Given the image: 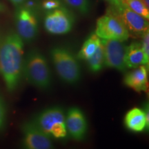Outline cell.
Instances as JSON below:
<instances>
[{
  "instance_id": "5",
  "label": "cell",
  "mask_w": 149,
  "mask_h": 149,
  "mask_svg": "<svg viewBox=\"0 0 149 149\" xmlns=\"http://www.w3.org/2000/svg\"><path fill=\"white\" fill-rule=\"evenodd\" d=\"M107 12L120 19L128 29L130 35L141 36L148 30V19L130 9L122 2V0L109 3Z\"/></svg>"
},
{
  "instance_id": "13",
  "label": "cell",
  "mask_w": 149,
  "mask_h": 149,
  "mask_svg": "<svg viewBox=\"0 0 149 149\" xmlns=\"http://www.w3.org/2000/svg\"><path fill=\"white\" fill-rule=\"evenodd\" d=\"M124 62L127 68H135L142 64L148 68L141 42H133L126 46Z\"/></svg>"
},
{
  "instance_id": "10",
  "label": "cell",
  "mask_w": 149,
  "mask_h": 149,
  "mask_svg": "<svg viewBox=\"0 0 149 149\" xmlns=\"http://www.w3.org/2000/svg\"><path fill=\"white\" fill-rule=\"evenodd\" d=\"M23 146L28 149H51L53 148L51 137L42 131L33 121L25 122L22 126Z\"/></svg>"
},
{
  "instance_id": "24",
  "label": "cell",
  "mask_w": 149,
  "mask_h": 149,
  "mask_svg": "<svg viewBox=\"0 0 149 149\" xmlns=\"http://www.w3.org/2000/svg\"><path fill=\"white\" fill-rule=\"evenodd\" d=\"M105 1H107L109 3H113L115 2V1H118V0H105Z\"/></svg>"
},
{
  "instance_id": "14",
  "label": "cell",
  "mask_w": 149,
  "mask_h": 149,
  "mask_svg": "<svg viewBox=\"0 0 149 149\" xmlns=\"http://www.w3.org/2000/svg\"><path fill=\"white\" fill-rule=\"evenodd\" d=\"M124 124L128 129L133 132H141L148 129L149 126L144 111L139 108H133L126 113Z\"/></svg>"
},
{
  "instance_id": "18",
  "label": "cell",
  "mask_w": 149,
  "mask_h": 149,
  "mask_svg": "<svg viewBox=\"0 0 149 149\" xmlns=\"http://www.w3.org/2000/svg\"><path fill=\"white\" fill-rule=\"evenodd\" d=\"M67 5L82 15L90 12L91 3L89 0H63Z\"/></svg>"
},
{
  "instance_id": "17",
  "label": "cell",
  "mask_w": 149,
  "mask_h": 149,
  "mask_svg": "<svg viewBox=\"0 0 149 149\" xmlns=\"http://www.w3.org/2000/svg\"><path fill=\"white\" fill-rule=\"evenodd\" d=\"M123 3L134 12L140 15L146 19H149V10L142 0H122Z\"/></svg>"
},
{
  "instance_id": "12",
  "label": "cell",
  "mask_w": 149,
  "mask_h": 149,
  "mask_svg": "<svg viewBox=\"0 0 149 149\" xmlns=\"http://www.w3.org/2000/svg\"><path fill=\"white\" fill-rule=\"evenodd\" d=\"M148 68L146 66H140L135 70L128 72L124 78V83L126 86L136 92L148 91Z\"/></svg>"
},
{
  "instance_id": "2",
  "label": "cell",
  "mask_w": 149,
  "mask_h": 149,
  "mask_svg": "<svg viewBox=\"0 0 149 149\" xmlns=\"http://www.w3.org/2000/svg\"><path fill=\"white\" fill-rule=\"evenodd\" d=\"M22 74L30 84L45 90L51 84V72L46 57L37 50L30 51L24 60Z\"/></svg>"
},
{
  "instance_id": "8",
  "label": "cell",
  "mask_w": 149,
  "mask_h": 149,
  "mask_svg": "<svg viewBox=\"0 0 149 149\" xmlns=\"http://www.w3.org/2000/svg\"><path fill=\"white\" fill-rule=\"evenodd\" d=\"M17 33L24 42L31 43L38 33V22L35 11L25 6L18 7L15 13Z\"/></svg>"
},
{
  "instance_id": "15",
  "label": "cell",
  "mask_w": 149,
  "mask_h": 149,
  "mask_svg": "<svg viewBox=\"0 0 149 149\" xmlns=\"http://www.w3.org/2000/svg\"><path fill=\"white\" fill-rule=\"evenodd\" d=\"M101 42V39L95 33L91 34L85 41L81 50L77 54V57L81 60H88L94 54Z\"/></svg>"
},
{
  "instance_id": "7",
  "label": "cell",
  "mask_w": 149,
  "mask_h": 149,
  "mask_svg": "<svg viewBox=\"0 0 149 149\" xmlns=\"http://www.w3.org/2000/svg\"><path fill=\"white\" fill-rule=\"evenodd\" d=\"M74 17L72 13L64 6L47 11L44 17L45 30L52 35H64L72 29Z\"/></svg>"
},
{
  "instance_id": "11",
  "label": "cell",
  "mask_w": 149,
  "mask_h": 149,
  "mask_svg": "<svg viewBox=\"0 0 149 149\" xmlns=\"http://www.w3.org/2000/svg\"><path fill=\"white\" fill-rule=\"evenodd\" d=\"M67 133L75 140L84 139L88 130V124L84 113L77 107H72L68 110L65 119Z\"/></svg>"
},
{
  "instance_id": "23",
  "label": "cell",
  "mask_w": 149,
  "mask_h": 149,
  "mask_svg": "<svg viewBox=\"0 0 149 149\" xmlns=\"http://www.w3.org/2000/svg\"><path fill=\"white\" fill-rule=\"evenodd\" d=\"M142 1L144 2L145 6H146L147 8H149V0H142Z\"/></svg>"
},
{
  "instance_id": "22",
  "label": "cell",
  "mask_w": 149,
  "mask_h": 149,
  "mask_svg": "<svg viewBox=\"0 0 149 149\" xmlns=\"http://www.w3.org/2000/svg\"><path fill=\"white\" fill-rule=\"evenodd\" d=\"M9 1H10L15 6L19 7L20 6L23 5L24 3L26 2V0H9Z\"/></svg>"
},
{
  "instance_id": "6",
  "label": "cell",
  "mask_w": 149,
  "mask_h": 149,
  "mask_svg": "<svg viewBox=\"0 0 149 149\" xmlns=\"http://www.w3.org/2000/svg\"><path fill=\"white\" fill-rule=\"evenodd\" d=\"M95 34L103 40H114L124 42L130 33L122 21L114 15L107 12L97 21Z\"/></svg>"
},
{
  "instance_id": "9",
  "label": "cell",
  "mask_w": 149,
  "mask_h": 149,
  "mask_svg": "<svg viewBox=\"0 0 149 149\" xmlns=\"http://www.w3.org/2000/svg\"><path fill=\"white\" fill-rule=\"evenodd\" d=\"M101 41L104 46V66L118 71L125 72L127 67L124 62L126 46L124 42L114 40Z\"/></svg>"
},
{
  "instance_id": "3",
  "label": "cell",
  "mask_w": 149,
  "mask_h": 149,
  "mask_svg": "<svg viewBox=\"0 0 149 149\" xmlns=\"http://www.w3.org/2000/svg\"><path fill=\"white\" fill-rule=\"evenodd\" d=\"M50 56L59 78L64 82L74 84L81 78V67L77 57L68 48L56 46L51 50Z\"/></svg>"
},
{
  "instance_id": "19",
  "label": "cell",
  "mask_w": 149,
  "mask_h": 149,
  "mask_svg": "<svg viewBox=\"0 0 149 149\" xmlns=\"http://www.w3.org/2000/svg\"><path fill=\"white\" fill-rule=\"evenodd\" d=\"M61 6V0H43L42 2V8L46 12L58 8Z\"/></svg>"
},
{
  "instance_id": "21",
  "label": "cell",
  "mask_w": 149,
  "mask_h": 149,
  "mask_svg": "<svg viewBox=\"0 0 149 149\" xmlns=\"http://www.w3.org/2000/svg\"><path fill=\"white\" fill-rule=\"evenodd\" d=\"M6 119V110L4 104L0 98V129L3 127Z\"/></svg>"
},
{
  "instance_id": "4",
  "label": "cell",
  "mask_w": 149,
  "mask_h": 149,
  "mask_svg": "<svg viewBox=\"0 0 149 149\" xmlns=\"http://www.w3.org/2000/svg\"><path fill=\"white\" fill-rule=\"evenodd\" d=\"M64 111L61 108L51 107L43 111L33 121L42 131L55 139H64L67 136Z\"/></svg>"
},
{
  "instance_id": "25",
  "label": "cell",
  "mask_w": 149,
  "mask_h": 149,
  "mask_svg": "<svg viewBox=\"0 0 149 149\" xmlns=\"http://www.w3.org/2000/svg\"><path fill=\"white\" fill-rule=\"evenodd\" d=\"M1 9H2V8H1V6H0V10H1Z\"/></svg>"
},
{
  "instance_id": "16",
  "label": "cell",
  "mask_w": 149,
  "mask_h": 149,
  "mask_svg": "<svg viewBox=\"0 0 149 149\" xmlns=\"http://www.w3.org/2000/svg\"><path fill=\"white\" fill-rule=\"evenodd\" d=\"M87 61L89 69L93 72H97L103 68L104 66V51L102 41L95 52Z\"/></svg>"
},
{
  "instance_id": "1",
  "label": "cell",
  "mask_w": 149,
  "mask_h": 149,
  "mask_svg": "<svg viewBox=\"0 0 149 149\" xmlns=\"http://www.w3.org/2000/svg\"><path fill=\"white\" fill-rule=\"evenodd\" d=\"M24 44V41L15 32L8 33L0 41V74L10 92L17 88L22 79Z\"/></svg>"
},
{
  "instance_id": "20",
  "label": "cell",
  "mask_w": 149,
  "mask_h": 149,
  "mask_svg": "<svg viewBox=\"0 0 149 149\" xmlns=\"http://www.w3.org/2000/svg\"><path fill=\"white\" fill-rule=\"evenodd\" d=\"M142 42H141V47L144 52L145 59L146 64L148 65L149 63V31H146L142 35Z\"/></svg>"
}]
</instances>
